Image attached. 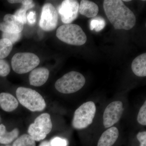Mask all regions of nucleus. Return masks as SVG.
Returning <instances> with one entry per match:
<instances>
[{
  "label": "nucleus",
  "mask_w": 146,
  "mask_h": 146,
  "mask_svg": "<svg viewBox=\"0 0 146 146\" xmlns=\"http://www.w3.org/2000/svg\"><path fill=\"white\" fill-rule=\"evenodd\" d=\"M1 117L0 116V124H1Z\"/></svg>",
  "instance_id": "7c9ffc66"
},
{
  "label": "nucleus",
  "mask_w": 146,
  "mask_h": 146,
  "mask_svg": "<svg viewBox=\"0 0 146 146\" xmlns=\"http://www.w3.org/2000/svg\"><path fill=\"white\" fill-rule=\"evenodd\" d=\"M9 3H21L23 5H29L33 3V1L31 0H10L8 1Z\"/></svg>",
  "instance_id": "cd10ccee"
},
{
  "label": "nucleus",
  "mask_w": 146,
  "mask_h": 146,
  "mask_svg": "<svg viewBox=\"0 0 146 146\" xmlns=\"http://www.w3.org/2000/svg\"><path fill=\"white\" fill-rule=\"evenodd\" d=\"M106 25V23L103 18L100 16L95 17L91 20L90 29L91 31L95 29V31L99 32L104 29Z\"/></svg>",
  "instance_id": "aec40b11"
},
{
  "label": "nucleus",
  "mask_w": 146,
  "mask_h": 146,
  "mask_svg": "<svg viewBox=\"0 0 146 146\" xmlns=\"http://www.w3.org/2000/svg\"><path fill=\"white\" fill-rule=\"evenodd\" d=\"M79 4L74 0H65L58 8L61 21L65 24H70L78 16Z\"/></svg>",
  "instance_id": "9d476101"
},
{
  "label": "nucleus",
  "mask_w": 146,
  "mask_h": 146,
  "mask_svg": "<svg viewBox=\"0 0 146 146\" xmlns=\"http://www.w3.org/2000/svg\"><path fill=\"white\" fill-rule=\"evenodd\" d=\"M50 146H67V140L59 137H55L49 141Z\"/></svg>",
  "instance_id": "393cba45"
},
{
  "label": "nucleus",
  "mask_w": 146,
  "mask_h": 146,
  "mask_svg": "<svg viewBox=\"0 0 146 146\" xmlns=\"http://www.w3.org/2000/svg\"><path fill=\"white\" fill-rule=\"evenodd\" d=\"M39 146H50L49 142L48 141H44L40 143Z\"/></svg>",
  "instance_id": "c85d7f7f"
},
{
  "label": "nucleus",
  "mask_w": 146,
  "mask_h": 146,
  "mask_svg": "<svg viewBox=\"0 0 146 146\" xmlns=\"http://www.w3.org/2000/svg\"><path fill=\"white\" fill-rule=\"evenodd\" d=\"M27 20L31 25L35 23L36 21V13L35 11H31L27 15Z\"/></svg>",
  "instance_id": "bb28decb"
},
{
  "label": "nucleus",
  "mask_w": 146,
  "mask_h": 146,
  "mask_svg": "<svg viewBox=\"0 0 146 146\" xmlns=\"http://www.w3.org/2000/svg\"></svg>",
  "instance_id": "2f4dec72"
},
{
  "label": "nucleus",
  "mask_w": 146,
  "mask_h": 146,
  "mask_svg": "<svg viewBox=\"0 0 146 146\" xmlns=\"http://www.w3.org/2000/svg\"><path fill=\"white\" fill-rule=\"evenodd\" d=\"M119 136V130L117 127L110 128L102 134L97 146H112L117 140Z\"/></svg>",
  "instance_id": "ddd939ff"
},
{
  "label": "nucleus",
  "mask_w": 146,
  "mask_h": 146,
  "mask_svg": "<svg viewBox=\"0 0 146 146\" xmlns=\"http://www.w3.org/2000/svg\"><path fill=\"white\" fill-rule=\"evenodd\" d=\"M79 12L81 15L87 18H94L98 13V6L93 2L87 0H82L79 5Z\"/></svg>",
  "instance_id": "2eb2a0df"
},
{
  "label": "nucleus",
  "mask_w": 146,
  "mask_h": 146,
  "mask_svg": "<svg viewBox=\"0 0 146 146\" xmlns=\"http://www.w3.org/2000/svg\"><path fill=\"white\" fill-rule=\"evenodd\" d=\"M137 121L143 125H146V101L145 102L139 110L137 117Z\"/></svg>",
  "instance_id": "4be33fe9"
},
{
  "label": "nucleus",
  "mask_w": 146,
  "mask_h": 146,
  "mask_svg": "<svg viewBox=\"0 0 146 146\" xmlns=\"http://www.w3.org/2000/svg\"><path fill=\"white\" fill-rule=\"evenodd\" d=\"M133 73L139 77L146 76V53L142 54L136 57L131 63Z\"/></svg>",
  "instance_id": "dca6fc26"
},
{
  "label": "nucleus",
  "mask_w": 146,
  "mask_h": 146,
  "mask_svg": "<svg viewBox=\"0 0 146 146\" xmlns=\"http://www.w3.org/2000/svg\"><path fill=\"white\" fill-rule=\"evenodd\" d=\"M58 16L56 9L52 4L47 3L43 6L39 25L45 31H51L57 26Z\"/></svg>",
  "instance_id": "6e6552de"
},
{
  "label": "nucleus",
  "mask_w": 146,
  "mask_h": 146,
  "mask_svg": "<svg viewBox=\"0 0 146 146\" xmlns=\"http://www.w3.org/2000/svg\"><path fill=\"white\" fill-rule=\"evenodd\" d=\"M49 75V72L45 68L34 69L31 72L29 77L30 84L32 86H40L44 84Z\"/></svg>",
  "instance_id": "f8f14e48"
},
{
  "label": "nucleus",
  "mask_w": 146,
  "mask_h": 146,
  "mask_svg": "<svg viewBox=\"0 0 146 146\" xmlns=\"http://www.w3.org/2000/svg\"><path fill=\"white\" fill-rule=\"evenodd\" d=\"M96 108L94 102L84 103L76 110L72 121L73 127L76 129L86 128L93 122Z\"/></svg>",
  "instance_id": "39448f33"
},
{
  "label": "nucleus",
  "mask_w": 146,
  "mask_h": 146,
  "mask_svg": "<svg viewBox=\"0 0 146 146\" xmlns=\"http://www.w3.org/2000/svg\"><path fill=\"white\" fill-rule=\"evenodd\" d=\"M123 110L121 102L117 101L110 104L105 110L103 117L105 127H111L117 123L122 115Z\"/></svg>",
  "instance_id": "1a4fd4ad"
},
{
  "label": "nucleus",
  "mask_w": 146,
  "mask_h": 146,
  "mask_svg": "<svg viewBox=\"0 0 146 146\" xmlns=\"http://www.w3.org/2000/svg\"><path fill=\"white\" fill-rule=\"evenodd\" d=\"M16 95L19 102L32 112L42 111L46 107V102L43 97L33 89L18 87L16 90Z\"/></svg>",
  "instance_id": "f03ea898"
},
{
  "label": "nucleus",
  "mask_w": 146,
  "mask_h": 146,
  "mask_svg": "<svg viewBox=\"0 0 146 146\" xmlns=\"http://www.w3.org/2000/svg\"><path fill=\"white\" fill-rule=\"evenodd\" d=\"M131 0H127V1H126V0H124V1H125V2H129V1H130Z\"/></svg>",
  "instance_id": "c756f323"
},
{
  "label": "nucleus",
  "mask_w": 146,
  "mask_h": 146,
  "mask_svg": "<svg viewBox=\"0 0 146 146\" xmlns=\"http://www.w3.org/2000/svg\"><path fill=\"white\" fill-rule=\"evenodd\" d=\"M18 102L13 95L9 93L0 94V106L6 112H12L18 107Z\"/></svg>",
  "instance_id": "4468645a"
},
{
  "label": "nucleus",
  "mask_w": 146,
  "mask_h": 146,
  "mask_svg": "<svg viewBox=\"0 0 146 146\" xmlns=\"http://www.w3.org/2000/svg\"><path fill=\"white\" fill-rule=\"evenodd\" d=\"M137 138L140 142V146H146V132H139L137 135Z\"/></svg>",
  "instance_id": "a878e982"
},
{
  "label": "nucleus",
  "mask_w": 146,
  "mask_h": 146,
  "mask_svg": "<svg viewBox=\"0 0 146 146\" xmlns=\"http://www.w3.org/2000/svg\"><path fill=\"white\" fill-rule=\"evenodd\" d=\"M39 63V57L32 53H17L11 59L12 69L18 74H25L33 70Z\"/></svg>",
  "instance_id": "423d86ee"
},
{
  "label": "nucleus",
  "mask_w": 146,
  "mask_h": 146,
  "mask_svg": "<svg viewBox=\"0 0 146 146\" xmlns=\"http://www.w3.org/2000/svg\"><path fill=\"white\" fill-rule=\"evenodd\" d=\"M86 79L81 73L72 71L58 79L55 84L56 89L64 94L75 93L85 84Z\"/></svg>",
  "instance_id": "20e7f679"
},
{
  "label": "nucleus",
  "mask_w": 146,
  "mask_h": 146,
  "mask_svg": "<svg viewBox=\"0 0 146 146\" xmlns=\"http://www.w3.org/2000/svg\"><path fill=\"white\" fill-rule=\"evenodd\" d=\"M4 22L0 23V30L3 33L17 34L21 33L24 28V24L14 15L6 14L4 17Z\"/></svg>",
  "instance_id": "9b49d317"
},
{
  "label": "nucleus",
  "mask_w": 146,
  "mask_h": 146,
  "mask_svg": "<svg viewBox=\"0 0 146 146\" xmlns=\"http://www.w3.org/2000/svg\"><path fill=\"white\" fill-rule=\"evenodd\" d=\"M103 7L108 20L116 29L129 30L136 23V16L121 0H105Z\"/></svg>",
  "instance_id": "f257e3e1"
},
{
  "label": "nucleus",
  "mask_w": 146,
  "mask_h": 146,
  "mask_svg": "<svg viewBox=\"0 0 146 146\" xmlns=\"http://www.w3.org/2000/svg\"><path fill=\"white\" fill-rule=\"evenodd\" d=\"M52 128L50 115L48 113H43L35 119L34 123L29 125L28 132L35 141H39L45 139Z\"/></svg>",
  "instance_id": "0eeeda50"
},
{
  "label": "nucleus",
  "mask_w": 146,
  "mask_h": 146,
  "mask_svg": "<svg viewBox=\"0 0 146 146\" xmlns=\"http://www.w3.org/2000/svg\"><path fill=\"white\" fill-rule=\"evenodd\" d=\"M13 48V44L8 39H0V59L7 57Z\"/></svg>",
  "instance_id": "a211bd4d"
},
{
  "label": "nucleus",
  "mask_w": 146,
  "mask_h": 146,
  "mask_svg": "<svg viewBox=\"0 0 146 146\" xmlns=\"http://www.w3.org/2000/svg\"><path fill=\"white\" fill-rule=\"evenodd\" d=\"M34 6L33 3L29 5H23L21 8L16 11L14 15L18 21H21L24 24H26L27 22V11L33 7Z\"/></svg>",
  "instance_id": "412c9836"
},
{
  "label": "nucleus",
  "mask_w": 146,
  "mask_h": 146,
  "mask_svg": "<svg viewBox=\"0 0 146 146\" xmlns=\"http://www.w3.org/2000/svg\"><path fill=\"white\" fill-rule=\"evenodd\" d=\"M19 131L15 128L8 132L6 129L5 126L0 124V143L7 145L13 142L18 137Z\"/></svg>",
  "instance_id": "f3484780"
},
{
  "label": "nucleus",
  "mask_w": 146,
  "mask_h": 146,
  "mask_svg": "<svg viewBox=\"0 0 146 146\" xmlns=\"http://www.w3.org/2000/svg\"><path fill=\"white\" fill-rule=\"evenodd\" d=\"M10 72L9 63L5 60L0 59V76L5 77L8 75Z\"/></svg>",
  "instance_id": "5701e85b"
},
{
  "label": "nucleus",
  "mask_w": 146,
  "mask_h": 146,
  "mask_svg": "<svg viewBox=\"0 0 146 146\" xmlns=\"http://www.w3.org/2000/svg\"><path fill=\"white\" fill-rule=\"evenodd\" d=\"M21 36V33H17V34H13V33H3L2 35L3 38L8 39L12 44H14L16 42H18L20 40Z\"/></svg>",
  "instance_id": "b1692460"
},
{
  "label": "nucleus",
  "mask_w": 146,
  "mask_h": 146,
  "mask_svg": "<svg viewBox=\"0 0 146 146\" xmlns=\"http://www.w3.org/2000/svg\"><path fill=\"white\" fill-rule=\"evenodd\" d=\"M12 146H36V143L29 134H24L14 141Z\"/></svg>",
  "instance_id": "6ab92c4d"
},
{
  "label": "nucleus",
  "mask_w": 146,
  "mask_h": 146,
  "mask_svg": "<svg viewBox=\"0 0 146 146\" xmlns=\"http://www.w3.org/2000/svg\"><path fill=\"white\" fill-rule=\"evenodd\" d=\"M56 36L60 41L74 46H82L87 40L86 35L81 27L76 24L61 26L56 31Z\"/></svg>",
  "instance_id": "7ed1b4c3"
}]
</instances>
